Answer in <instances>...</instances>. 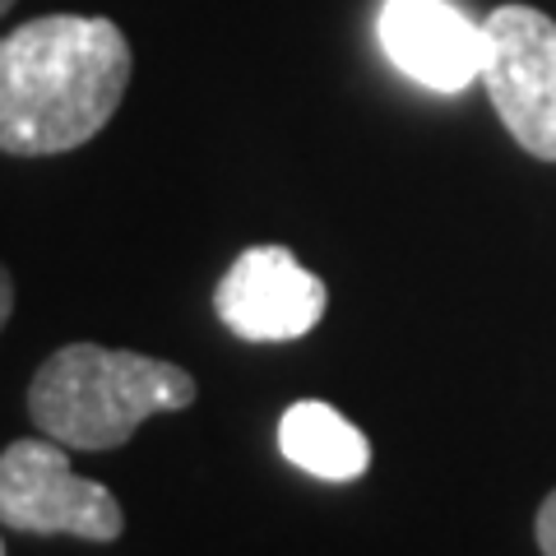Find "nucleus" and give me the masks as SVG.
<instances>
[{
	"label": "nucleus",
	"instance_id": "4",
	"mask_svg": "<svg viewBox=\"0 0 556 556\" xmlns=\"http://www.w3.org/2000/svg\"><path fill=\"white\" fill-rule=\"evenodd\" d=\"M0 525L38 538L116 543L126 529L121 501L93 478H79L51 437H24L0 450Z\"/></svg>",
	"mask_w": 556,
	"mask_h": 556
},
{
	"label": "nucleus",
	"instance_id": "9",
	"mask_svg": "<svg viewBox=\"0 0 556 556\" xmlns=\"http://www.w3.org/2000/svg\"><path fill=\"white\" fill-rule=\"evenodd\" d=\"M10 311H14V278H10V269H5V265H0V329H5Z\"/></svg>",
	"mask_w": 556,
	"mask_h": 556
},
{
	"label": "nucleus",
	"instance_id": "7",
	"mask_svg": "<svg viewBox=\"0 0 556 556\" xmlns=\"http://www.w3.org/2000/svg\"><path fill=\"white\" fill-rule=\"evenodd\" d=\"M278 450L288 464H298L302 473L320 482H357L371 468L367 431L320 399H302L278 417Z\"/></svg>",
	"mask_w": 556,
	"mask_h": 556
},
{
	"label": "nucleus",
	"instance_id": "10",
	"mask_svg": "<svg viewBox=\"0 0 556 556\" xmlns=\"http://www.w3.org/2000/svg\"><path fill=\"white\" fill-rule=\"evenodd\" d=\"M14 10V0H0V14H10Z\"/></svg>",
	"mask_w": 556,
	"mask_h": 556
},
{
	"label": "nucleus",
	"instance_id": "3",
	"mask_svg": "<svg viewBox=\"0 0 556 556\" xmlns=\"http://www.w3.org/2000/svg\"><path fill=\"white\" fill-rule=\"evenodd\" d=\"M478 84L510 139L556 163V20L533 5H496L482 20Z\"/></svg>",
	"mask_w": 556,
	"mask_h": 556
},
{
	"label": "nucleus",
	"instance_id": "6",
	"mask_svg": "<svg viewBox=\"0 0 556 556\" xmlns=\"http://www.w3.org/2000/svg\"><path fill=\"white\" fill-rule=\"evenodd\" d=\"M380 47L413 84L459 93L482 70V24L450 0H386Z\"/></svg>",
	"mask_w": 556,
	"mask_h": 556
},
{
	"label": "nucleus",
	"instance_id": "1",
	"mask_svg": "<svg viewBox=\"0 0 556 556\" xmlns=\"http://www.w3.org/2000/svg\"><path fill=\"white\" fill-rule=\"evenodd\" d=\"M130 42L98 14H42L0 38V153L47 159L89 144L130 89Z\"/></svg>",
	"mask_w": 556,
	"mask_h": 556
},
{
	"label": "nucleus",
	"instance_id": "2",
	"mask_svg": "<svg viewBox=\"0 0 556 556\" xmlns=\"http://www.w3.org/2000/svg\"><path fill=\"white\" fill-rule=\"evenodd\" d=\"M195 404V376L126 348L65 343L28 386V417L65 450H121L149 417Z\"/></svg>",
	"mask_w": 556,
	"mask_h": 556
},
{
	"label": "nucleus",
	"instance_id": "8",
	"mask_svg": "<svg viewBox=\"0 0 556 556\" xmlns=\"http://www.w3.org/2000/svg\"><path fill=\"white\" fill-rule=\"evenodd\" d=\"M533 533H538V547H543V556H556V486L547 492L543 506H538V525H533Z\"/></svg>",
	"mask_w": 556,
	"mask_h": 556
},
{
	"label": "nucleus",
	"instance_id": "5",
	"mask_svg": "<svg viewBox=\"0 0 556 556\" xmlns=\"http://www.w3.org/2000/svg\"><path fill=\"white\" fill-rule=\"evenodd\" d=\"M329 288L288 247H251L218 278L214 311L247 343H292L325 320Z\"/></svg>",
	"mask_w": 556,
	"mask_h": 556
},
{
	"label": "nucleus",
	"instance_id": "11",
	"mask_svg": "<svg viewBox=\"0 0 556 556\" xmlns=\"http://www.w3.org/2000/svg\"><path fill=\"white\" fill-rule=\"evenodd\" d=\"M0 556H5V543H0Z\"/></svg>",
	"mask_w": 556,
	"mask_h": 556
}]
</instances>
